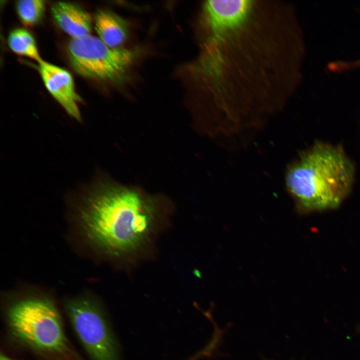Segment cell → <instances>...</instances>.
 I'll return each mask as SVG.
<instances>
[{"mask_svg":"<svg viewBox=\"0 0 360 360\" xmlns=\"http://www.w3.org/2000/svg\"><path fill=\"white\" fill-rule=\"evenodd\" d=\"M199 24L200 50L188 72L205 129L220 143L250 140L284 110L298 80L293 8L284 0H206Z\"/></svg>","mask_w":360,"mask_h":360,"instance_id":"cell-1","label":"cell"},{"mask_svg":"<svg viewBox=\"0 0 360 360\" xmlns=\"http://www.w3.org/2000/svg\"><path fill=\"white\" fill-rule=\"evenodd\" d=\"M84 191L76 206L80 227L88 242L112 256L138 250L154 227L157 208L136 190L98 180Z\"/></svg>","mask_w":360,"mask_h":360,"instance_id":"cell-2","label":"cell"},{"mask_svg":"<svg viewBox=\"0 0 360 360\" xmlns=\"http://www.w3.org/2000/svg\"><path fill=\"white\" fill-rule=\"evenodd\" d=\"M354 177L353 165L340 148L319 144L288 164L284 181L298 211L306 214L337 208Z\"/></svg>","mask_w":360,"mask_h":360,"instance_id":"cell-3","label":"cell"},{"mask_svg":"<svg viewBox=\"0 0 360 360\" xmlns=\"http://www.w3.org/2000/svg\"><path fill=\"white\" fill-rule=\"evenodd\" d=\"M8 320L12 334L28 346L46 352H68L60 316L49 298L28 296L18 300L8 309Z\"/></svg>","mask_w":360,"mask_h":360,"instance_id":"cell-4","label":"cell"},{"mask_svg":"<svg viewBox=\"0 0 360 360\" xmlns=\"http://www.w3.org/2000/svg\"><path fill=\"white\" fill-rule=\"evenodd\" d=\"M69 62L80 75L111 83L122 82L141 53L138 48H112L90 34L72 38L67 45Z\"/></svg>","mask_w":360,"mask_h":360,"instance_id":"cell-5","label":"cell"},{"mask_svg":"<svg viewBox=\"0 0 360 360\" xmlns=\"http://www.w3.org/2000/svg\"><path fill=\"white\" fill-rule=\"evenodd\" d=\"M65 309L92 360H118L116 341L99 305L88 296L66 300Z\"/></svg>","mask_w":360,"mask_h":360,"instance_id":"cell-6","label":"cell"},{"mask_svg":"<svg viewBox=\"0 0 360 360\" xmlns=\"http://www.w3.org/2000/svg\"><path fill=\"white\" fill-rule=\"evenodd\" d=\"M38 64V71L50 93L70 116L81 121L78 103L81 102L82 99L76 92L70 73L42 60Z\"/></svg>","mask_w":360,"mask_h":360,"instance_id":"cell-7","label":"cell"},{"mask_svg":"<svg viewBox=\"0 0 360 360\" xmlns=\"http://www.w3.org/2000/svg\"><path fill=\"white\" fill-rule=\"evenodd\" d=\"M51 12L58 26L72 38L90 34L92 18L80 6L70 2H56L51 6Z\"/></svg>","mask_w":360,"mask_h":360,"instance_id":"cell-8","label":"cell"},{"mask_svg":"<svg viewBox=\"0 0 360 360\" xmlns=\"http://www.w3.org/2000/svg\"><path fill=\"white\" fill-rule=\"evenodd\" d=\"M95 29L98 38L112 48L122 47L128 34L127 20L108 9L97 11L94 16Z\"/></svg>","mask_w":360,"mask_h":360,"instance_id":"cell-9","label":"cell"},{"mask_svg":"<svg viewBox=\"0 0 360 360\" xmlns=\"http://www.w3.org/2000/svg\"><path fill=\"white\" fill-rule=\"evenodd\" d=\"M8 44L16 54L28 57L38 62L42 60L35 40L32 34L24 28H16L8 37Z\"/></svg>","mask_w":360,"mask_h":360,"instance_id":"cell-10","label":"cell"},{"mask_svg":"<svg viewBox=\"0 0 360 360\" xmlns=\"http://www.w3.org/2000/svg\"><path fill=\"white\" fill-rule=\"evenodd\" d=\"M45 6V2L44 0H18L16 3V10L22 23L26 26L32 27L42 20Z\"/></svg>","mask_w":360,"mask_h":360,"instance_id":"cell-11","label":"cell"},{"mask_svg":"<svg viewBox=\"0 0 360 360\" xmlns=\"http://www.w3.org/2000/svg\"><path fill=\"white\" fill-rule=\"evenodd\" d=\"M0 360H12L10 359L2 354H1Z\"/></svg>","mask_w":360,"mask_h":360,"instance_id":"cell-12","label":"cell"}]
</instances>
